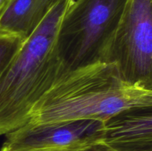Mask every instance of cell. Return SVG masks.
<instances>
[{
    "instance_id": "8fae6325",
    "label": "cell",
    "mask_w": 152,
    "mask_h": 151,
    "mask_svg": "<svg viewBox=\"0 0 152 151\" xmlns=\"http://www.w3.org/2000/svg\"><path fill=\"white\" fill-rule=\"evenodd\" d=\"M8 1L9 0H0V13L4 9V7H5V5L8 2Z\"/></svg>"
},
{
    "instance_id": "52a82bcc",
    "label": "cell",
    "mask_w": 152,
    "mask_h": 151,
    "mask_svg": "<svg viewBox=\"0 0 152 151\" xmlns=\"http://www.w3.org/2000/svg\"><path fill=\"white\" fill-rule=\"evenodd\" d=\"M56 0H9L0 13V31L26 40L41 24Z\"/></svg>"
},
{
    "instance_id": "5b68a950",
    "label": "cell",
    "mask_w": 152,
    "mask_h": 151,
    "mask_svg": "<svg viewBox=\"0 0 152 151\" xmlns=\"http://www.w3.org/2000/svg\"><path fill=\"white\" fill-rule=\"evenodd\" d=\"M105 122L77 119L28 123L6 135L4 144L18 150H80L102 142Z\"/></svg>"
},
{
    "instance_id": "7a4b0ae2",
    "label": "cell",
    "mask_w": 152,
    "mask_h": 151,
    "mask_svg": "<svg viewBox=\"0 0 152 151\" xmlns=\"http://www.w3.org/2000/svg\"><path fill=\"white\" fill-rule=\"evenodd\" d=\"M74 0H56L0 75V136L28 124L39 101L60 77L56 41Z\"/></svg>"
},
{
    "instance_id": "8992f818",
    "label": "cell",
    "mask_w": 152,
    "mask_h": 151,
    "mask_svg": "<svg viewBox=\"0 0 152 151\" xmlns=\"http://www.w3.org/2000/svg\"><path fill=\"white\" fill-rule=\"evenodd\" d=\"M102 142L114 151H152V105L110 118L105 122Z\"/></svg>"
},
{
    "instance_id": "3957f363",
    "label": "cell",
    "mask_w": 152,
    "mask_h": 151,
    "mask_svg": "<svg viewBox=\"0 0 152 151\" xmlns=\"http://www.w3.org/2000/svg\"><path fill=\"white\" fill-rule=\"evenodd\" d=\"M128 0H74L64 15L56 41L60 77L105 62Z\"/></svg>"
},
{
    "instance_id": "9c48e42d",
    "label": "cell",
    "mask_w": 152,
    "mask_h": 151,
    "mask_svg": "<svg viewBox=\"0 0 152 151\" xmlns=\"http://www.w3.org/2000/svg\"><path fill=\"white\" fill-rule=\"evenodd\" d=\"M77 151H114L108 147L106 144L103 142H97V143L93 144L88 145L86 147L81 148Z\"/></svg>"
},
{
    "instance_id": "277c9868",
    "label": "cell",
    "mask_w": 152,
    "mask_h": 151,
    "mask_svg": "<svg viewBox=\"0 0 152 151\" xmlns=\"http://www.w3.org/2000/svg\"><path fill=\"white\" fill-rule=\"evenodd\" d=\"M105 62L128 84L152 91V0H128Z\"/></svg>"
},
{
    "instance_id": "ba28073f",
    "label": "cell",
    "mask_w": 152,
    "mask_h": 151,
    "mask_svg": "<svg viewBox=\"0 0 152 151\" xmlns=\"http://www.w3.org/2000/svg\"><path fill=\"white\" fill-rule=\"evenodd\" d=\"M23 42L17 36L0 31V75L16 56Z\"/></svg>"
},
{
    "instance_id": "30bf717a",
    "label": "cell",
    "mask_w": 152,
    "mask_h": 151,
    "mask_svg": "<svg viewBox=\"0 0 152 151\" xmlns=\"http://www.w3.org/2000/svg\"><path fill=\"white\" fill-rule=\"evenodd\" d=\"M78 150H18L9 147L3 144L0 151H77Z\"/></svg>"
},
{
    "instance_id": "6da1fadb",
    "label": "cell",
    "mask_w": 152,
    "mask_h": 151,
    "mask_svg": "<svg viewBox=\"0 0 152 151\" xmlns=\"http://www.w3.org/2000/svg\"><path fill=\"white\" fill-rule=\"evenodd\" d=\"M149 105L152 91L128 84L114 64L97 62L58 79L34 107L28 123L77 119L105 122L122 111Z\"/></svg>"
}]
</instances>
